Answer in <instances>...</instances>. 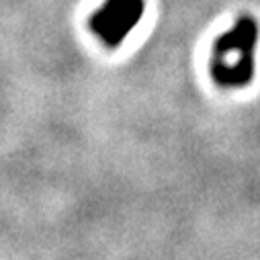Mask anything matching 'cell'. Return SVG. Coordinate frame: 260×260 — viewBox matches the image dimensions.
I'll use <instances>...</instances> for the list:
<instances>
[{"instance_id": "1", "label": "cell", "mask_w": 260, "mask_h": 260, "mask_svg": "<svg viewBox=\"0 0 260 260\" xmlns=\"http://www.w3.org/2000/svg\"><path fill=\"white\" fill-rule=\"evenodd\" d=\"M258 39V23L242 17L232 31L217 37L211 59V76L219 86L240 88L250 84L254 76V47Z\"/></svg>"}, {"instance_id": "2", "label": "cell", "mask_w": 260, "mask_h": 260, "mask_svg": "<svg viewBox=\"0 0 260 260\" xmlns=\"http://www.w3.org/2000/svg\"><path fill=\"white\" fill-rule=\"evenodd\" d=\"M144 11V0H105L90 19V29L105 45L119 47L129 31L140 23Z\"/></svg>"}]
</instances>
